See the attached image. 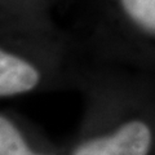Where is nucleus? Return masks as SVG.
I'll return each instance as SVG.
<instances>
[{
    "label": "nucleus",
    "mask_w": 155,
    "mask_h": 155,
    "mask_svg": "<svg viewBox=\"0 0 155 155\" xmlns=\"http://www.w3.org/2000/svg\"><path fill=\"white\" fill-rule=\"evenodd\" d=\"M0 155H40L27 147L17 128L5 116L0 118Z\"/></svg>",
    "instance_id": "nucleus-5"
},
{
    "label": "nucleus",
    "mask_w": 155,
    "mask_h": 155,
    "mask_svg": "<svg viewBox=\"0 0 155 155\" xmlns=\"http://www.w3.org/2000/svg\"><path fill=\"white\" fill-rule=\"evenodd\" d=\"M151 132L142 122H129L107 137L83 143L74 155H147Z\"/></svg>",
    "instance_id": "nucleus-2"
},
{
    "label": "nucleus",
    "mask_w": 155,
    "mask_h": 155,
    "mask_svg": "<svg viewBox=\"0 0 155 155\" xmlns=\"http://www.w3.org/2000/svg\"><path fill=\"white\" fill-rule=\"evenodd\" d=\"M69 0H0L7 25L47 26L51 9Z\"/></svg>",
    "instance_id": "nucleus-4"
},
{
    "label": "nucleus",
    "mask_w": 155,
    "mask_h": 155,
    "mask_svg": "<svg viewBox=\"0 0 155 155\" xmlns=\"http://www.w3.org/2000/svg\"><path fill=\"white\" fill-rule=\"evenodd\" d=\"M93 18L105 36L138 52L155 51V0H69Z\"/></svg>",
    "instance_id": "nucleus-1"
},
{
    "label": "nucleus",
    "mask_w": 155,
    "mask_h": 155,
    "mask_svg": "<svg viewBox=\"0 0 155 155\" xmlns=\"http://www.w3.org/2000/svg\"><path fill=\"white\" fill-rule=\"evenodd\" d=\"M40 71L11 51H0V96L9 97L32 91L39 85Z\"/></svg>",
    "instance_id": "nucleus-3"
}]
</instances>
